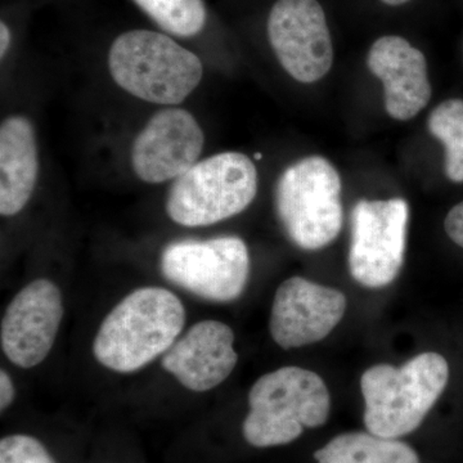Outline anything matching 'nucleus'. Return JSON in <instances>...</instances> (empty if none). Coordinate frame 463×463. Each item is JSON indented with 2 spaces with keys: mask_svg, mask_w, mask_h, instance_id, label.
<instances>
[{
  "mask_svg": "<svg viewBox=\"0 0 463 463\" xmlns=\"http://www.w3.org/2000/svg\"><path fill=\"white\" fill-rule=\"evenodd\" d=\"M274 203L283 230L298 248H326L343 228L341 179L327 158L309 156L288 166L277 182Z\"/></svg>",
  "mask_w": 463,
  "mask_h": 463,
  "instance_id": "423d86ee",
  "label": "nucleus"
},
{
  "mask_svg": "<svg viewBox=\"0 0 463 463\" xmlns=\"http://www.w3.org/2000/svg\"><path fill=\"white\" fill-rule=\"evenodd\" d=\"M258 192V170L241 152H223L194 164L176 178L166 213L183 227H207L239 215Z\"/></svg>",
  "mask_w": 463,
  "mask_h": 463,
  "instance_id": "39448f33",
  "label": "nucleus"
},
{
  "mask_svg": "<svg viewBox=\"0 0 463 463\" xmlns=\"http://www.w3.org/2000/svg\"><path fill=\"white\" fill-rule=\"evenodd\" d=\"M383 2L389 5H402L404 3L410 2V0H383Z\"/></svg>",
  "mask_w": 463,
  "mask_h": 463,
  "instance_id": "5701e85b",
  "label": "nucleus"
},
{
  "mask_svg": "<svg viewBox=\"0 0 463 463\" xmlns=\"http://www.w3.org/2000/svg\"><path fill=\"white\" fill-rule=\"evenodd\" d=\"M203 137L199 121L187 109H160L134 139L130 161L146 183L175 181L199 163Z\"/></svg>",
  "mask_w": 463,
  "mask_h": 463,
  "instance_id": "9d476101",
  "label": "nucleus"
},
{
  "mask_svg": "<svg viewBox=\"0 0 463 463\" xmlns=\"http://www.w3.org/2000/svg\"><path fill=\"white\" fill-rule=\"evenodd\" d=\"M444 228L449 239L463 249V203L448 213Z\"/></svg>",
  "mask_w": 463,
  "mask_h": 463,
  "instance_id": "aec40b11",
  "label": "nucleus"
},
{
  "mask_svg": "<svg viewBox=\"0 0 463 463\" xmlns=\"http://www.w3.org/2000/svg\"><path fill=\"white\" fill-rule=\"evenodd\" d=\"M160 269L167 281L196 297L228 303L239 298L245 289L249 250L234 236L175 241L164 249Z\"/></svg>",
  "mask_w": 463,
  "mask_h": 463,
  "instance_id": "0eeeda50",
  "label": "nucleus"
},
{
  "mask_svg": "<svg viewBox=\"0 0 463 463\" xmlns=\"http://www.w3.org/2000/svg\"><path fill=\"white\" fill-rule=\"evenodd\" d=\"M268 38L279 63L295 80L315 83L330 71L334 47L317 0H279L268 18Z\"/></svg>",
  "mask_w": 463,
  "mask_h": 463,
  "instance_id": "1a4fd4ad",
  "label": "nucleus"
},
{
  "mask_svg": "<svg viewBox=\"0 0 463 463\" xmlns=\"http://www.w3.org/2000/svg\"><path fill=\"white\" fill-rule=\"evenodd\" d=\"M410 206L403 199L361 200L352 213L349 269L359 285H390L404 261Z\"/></svg>",
  "mask_w": 463,
  "mask_h": 463,
  "instance_id": "6e6552de",
  "label": "nucleus"
},
{
  "mask_svg": "<svg viewBox=\"0 0 463 463\" xmlns=\"http://www.w3.org/2000/svg\"><path fill=\"white\" fill-rule=\"evenodd\" d=\"M35 129L25 116H9L0 127V214H18L38 182Z\"/></svg>",
  "mask_w": 463,
  "mask_h": 463,
  "instance_id": "2eb2a0df",
  "label": "nucleus"
},
{
  "mask_svg": "<svg viewBox=\"0 0 463 463\" xmlns=\"http://www.w3.org/2000/svg\"><path fill=\"white\" fill-rule=\"evenodd\" d=\"M14 395H16V392H14V381L5 371H2L0 373V410L2 412H5L12 404Z\"/></svg>",
  "mask_w": 463,
  "mask_h": 463,
  "instance_id": "412c9836",
  "label": "nucleus"
},
{
  "mask_svg": "<svg viewBox=\"0 0 463 463\" xmlns=\"http://www.w3.org/2000/svg\"><path fill=\"white\" fill-rule=\"evenodd\" d=\"M367 65L385 90L390 118L407 121L421 112L431 99L428 63L421 51L401 36H383L368 52Z\"/></svg>",
  "mask_w": 463,
  "mask_h": 463,
  "instance_id": "4468645a",
  "label": "nucleus"
},
{
  "mask_svg": "<svg viewBox=\"0 0 463 463\" xmlns=\"http://www.w3.org/2000/svg\"><path fill=\"white\" fill-rule=\"evenodd\" d=\"M249 404L243 438L257 448L297 440L304 429L325 425L331 410L325 381L300 367H283L261 376L250 390Z\"/></svg>",
  "mask_w": 463,
  "mask_h": 463,
  "instance_id": "20e7f679",
  "label": "nucleus"
},
{
  "mask_svg": "<svg viewBox=\"0 0 463 463\" xmlns=\"http://www.w3.org/2000/svg\"><path fill=\"white\" fill-rule=\"evenodd\" d=\"M429 130L446 148V174L463 182V99H448L437 106L428 121Z\"/></svg>",
  "mask_w": 463,
  "mask_h": 463,
  "instance_id": "f3484780",
  "label": "nucleus"
},
{
  "mask_svg": "<svg viewBox=\"0 0 463 463\" xmlns=\"http://www.w3.org/2000/svg\"><path fill=\"white\" fill-rule=\"evenodd\" d=\"M255 160H261L263 158V155L260 154V152H257V154L254 155Z\"/></svg>",
  "mask_w": 463,
  "mask_h": 463,
  "instance_id": "b1692460",
  "label": "nucleus"
},
{
  "mask_svg": "<svg viewBox=\"0 0 463 463\" xmlns=\"http://www.w3.org/2000/svg\"><path fill=\"white\" fill-rule=\"evenodd\" d=\"M233 343L230 326L213 319L201 321L173 344L161 364L184 388L209 392L233 373L239 361Z\"/></svg>",
  "mask_w": 463,
  "mask_h": 463,
  "instance_id": "ddd939ff",
  "label": "nucleus"
},
{
  "mask_svg": "<svg viewBox=\"0 0 463 463\" xmlns=\"http://www.w3.org/2000/svg\"><path fill=\"white\" fill-rule=\"evenodd\" d=\"M11 45V32L5 23L0 24V56L5 57Z\"/></svg>",
  "mask_w": 463,
  "mask_h": 463,
  "instance_id": "4be33fe9",
  "label": "nucleus"
},
{
  "mask_svg": "<svg viewBox=\"0 0 463 463\" xmlns=\"http://www.w3.org/2000/svg\"><path fill=\"white\" fill-rule=\"evenodd\" d=\"M449 365L438 353H422L402 367L377 364L361 379L364 425L383 438L398 439L420 428L446 389Z\"/></svg>",
  "mask_w": 463,
  "mask_h": 463,
  "instance_id": "f03ea898",
  "label": "nucleus"
},
{
  "mask_svg": "<svg viewBox=\"0 0 463 463\" xmlns=\"http://www.w3.org/2000/svg\"><path fill=\"white\" fill-rule=\"evenodd\" d=\"M161 29L181 38L203 32L206 23L203 0H134Z\"/></svg>",
  "mask_w": 463,
  "mask_h": 463,
  "instance_id": "a211bd4d",
  "label": "nucleus"
},
{
  "mask_svg": "<svg viewBox=\"0 0 463 463\" xmlns=\"http://www.w3.org/2000/svg\"><path fill=\"white\" fill-rule=\"evenodd\" d=\"M109 70L121 90L156 105L182 103L203 80V62L165 33L133 30L115 39Z\"/></svg>",
  "mask_w": 463,
  "mask_h": 463,
  "instance_id": "7ed1b4c3",
  "label": "nucleus"
},
{
  "mask_svg": "<svg viewBox=\"0 0 463 463\" xmlns=\"http://www.w3.org/2000/svg\"><path fill=\"white\" fill-rule=\"evenodd\" d=\"M63 317L60 288L50 279H36L9 303L2 321V349L21 368L41 364L50 354Z\"/></svg>",
  "mask_w": 463,
  "mask_h": 463,
  "instance_id": "9b49d317",
  "label": "nucleus"
},
{
  "mask_svg": "<svg viewBox=\"0 0 463 463\" xmlns=\"http://www.w3.org/2000/svg\"><path fill=\"white\" fill-rule=\"evenodd\" d=\"M0 463H57L38 439L9 435L0 441Z\"/></svg>",
  "mask_w": 463,
  "mask_h": 463,
  "instance_id": "6ab92c4d",
  "label": "nucleus"
},
{
  "mask_svg": "<svg viewBox=\"0 0 463 463\" xmlns=\"http://www.w3.org/2000/svg\"><path fill=\"white\" fill-rule=\"evenodd\" d=\"M318 463H420L412 447L373 432H346L317 450Z\"/></svg>",
  "mask_w": 463,
  "mask_h": 463,
  "instance_id": "dca6fc26",
  "label": "nucleus"
},
{
  "mask_svg": "<svg viewBox=\"0 0 463 463\" xmlns=\"http://www.w3.org/2000/svg\"><path fill=\"white\" fill-rule=\"evenodd\" d=\"M184 323V307L169 289H136L100 323L94 356L115 373H136L165 354Z\"/></svg>",
  "mask_w": 463,
  "mask_h": 463,
  "instance_id": "f257e3e1",
  "label": "nucleus"
},
{
  "mask_svg": "<svg viewBox=\"0 0 463 463\" xmlns=\"http://www.w3.org/2000/svg\"><path fill=\"white\" fill-rule=\"evenodd\" d=\"M346 306L339 289L291 277L274 295L270 335L283 349L318 343L339 325Z\"/></svg>",
  "mask_w": 463,
  "mask_h": 463,
  "instance_id": "f8f14e48",
  "label": "nucleus"
}]
</instances>
